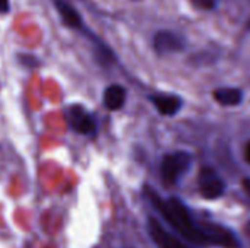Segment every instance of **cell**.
Wrapping results in <instances>:
<instances>
[{
    "instance_id": "1",
    "label": "cell",
    "mask_w": 250,
    "mask_h": 248,
    "mask_svg": "<svg viewBox=\"0 0 250 248\" xmlns=\"http://www.w3.org/2000/svg\"><path fill=\"white\" fill-rule=\"evenodd\" d=\"M145 194L152 206L164 216V219L190 243L198 246L214 244L224 248H239L240 246L234 234L221 225H198L179 199L173 197L170 200H163L151 187H145Z\"/></svg>"
},
{
    "instance_id": "2",
    "label": "cell",
    "mask_w": 250,
    "mask_h": 248,
    "mask_svg": "<svg viewBox=\"0 0 250 248\" xmlns=\"http://www.w3.org/2000/svg\"><path fill=\"white\" fill-rule=\"evenodd\" d=\"M192 158L186 152H174L166 155L161 164V177L163 181L168 186H173L179 178L189 170Z\"/></svg>"
},
{
    "instance_id": "3",
    "label": "cell",
    "mask_w": 250,
    "mask_h": 248,
    "mask_svg": "<svg viewBox=\"0 0 250 248\" xmlns=\"http://www.w3.org/2000/svg\"><path fill=\"white\" fill-rule=\"evenodd\" d=\"M198 183H199V190H201L202 196L208 200L218 199L224 194L226 186H224L223 180L209 167H204L199 171Z\"/></svg>"
},
{
    "instance_id": "4",
    "label": "cell",
    "mask_w": 250,
    "mask_h": 248,
    "mask_svg": "<svg viewBox=\"0 0 250 248\" xmlns=\"http://www.w3.org/2000/svg\"><path fill=\"white\" fill-rule=\"evenodd\" d=\"M148 231L151 238L154 240V243L160 248H192L186 246L183 241H180L179 238H176L174 235H171L157 219L149 218L148 219Z\"/></svg>"
},
{
    "instance_id": "5",
    "label": "cell",
    "mask_w": 250,
    "mask_h": 248,
    "mask_svg": "<svg viewBox=\"0 0 250 248\" xmlns=\"http://www.w3.org/2000/svg\"><path fill=\"white\" fill-rule=\"evenodd\" d=\"M67 117H69V124L75 132L82 133V134L94 133L95 123H94L92 117L82 107H79V105L70 107V110L67 113Z\"/></svg>"
},
{
    "instance_id": "6",
    "label": "cell",
    "mask_w": 250,
    "mask_h": 248,
    "mask_svg": "<svg viewBox=\"0 0 250 248\" xmlns=\"http://www.w3.org/2000/svg\"><path fill=\"white\" fill-rule=\"evenodd\" d=\"M154 47L158 54L176 53L183 48V41L179 35L170 31H161L154 38Z\"/></svg>"
},
{
    "instance_id": "7",
    "label": "cell",
    "mask_w": 250,
    "mask_h": 248,
    "mask_svg": "<svg viewBox=\"0 0 250 248\" xmlns=\"http://www.w3.org/2000/svg\"><path fill=\"white\" fill-rule=\"evenodd\" d=\"M126 91L120 85H111L104 92V104L110 111H117L125 105Z\"/></svg>"
},
{
    "instance_id": "8",
    "label": "cell",
    "mask_w": 250,
    "mask_h": 248,
    "mask_svg": "<svg viewBox=\"0 0 250 248\" xmlns=\"http://www.w3.org/2000/svg\"><path fill=\"white\" fill-rule=\"evenodd\" d=\"M151 101L154 102L157 110L164 115H174L182 107L180 98L173 95H154Z\"/></svg>"
},
{
    "instance_id": "9",
    "label": "cell",
    "mask_w": 250,
    "mask_h": 248,
    "mask_svg": "<svg viewBox=\"0 0 250 248\" xmlns=\"http://www.w3.org/2000/svg\"><path fill=\"white\" fill-rule=\"evenodd\" d=\"M214 98L226 107H233V105H239L242 102L243 94L240 89L236 88H220L217 91H214Z\"/></svg>"
},
{
    "instance_id": "10",
    "label": "cell",
    "mask_w": 250,
    "mask_h": 248,
    "mask_svg": "<svg viewBox=\"0 0 250 248\" xmlns=\"http://www.w3.org/2000/svg\"><path fill=\"white\" fill-rule=\"evenodd\" d=\"M56 6H57V10L59 13L62 15L63 20L66 25L72 26V28H79L82 25V20H81V15L75 10V7H72L69 3L66 1H62V0H57L56 1Z\"/></svg>"
},
{
    "instance_id": "11",
    "label": "cell",
    "mask_w": 250,
    "mask_h": 248,
    "mask_svg": "<svg viewBox=\"0 0 250 248\" xmlns=\"http://www.w3.org/2000/svg\"><path fill=\"white\" fill-rule=\"evenodd\" d=\"M196 6L202 7V9H212L215 6L217 0H193Z\"/></svg>"
},
{
    "instance_id": "12",
    "label": "cell",
    "mask_w": 250,
    "mask_h": 248,
    "mask_svg": "<svg viewBox=\"0 0 250 248\" xmlns=\"http://www.w3.org/2000/svg\"><path fill=\"white\" fill-rule=\"evenodd\" d=\"M9 10V0H0V13H4Z\"/></svg>"
},
{
    "instance_id": "13",
    "label": "cell",
    "mask_w": 250,
    "mask_h": 248,
    "mask_svg": "<svg viewBox=\"0 0 250 248\" xmlns=\"http://www.w3.org/2000/svg\"><path fill=\"white\" fill-rule=\"evenodd\" d=\"M243 189H245L246 194H248V196H250V178L243 180Z\"/></svg>"
},
{
    "instance_id": "14",
    "label": "cell",
    "mask_w": 250,
    "mask_h": 248,
    "mask_svg": "<svg viewBox=\"0 0 250 248\" xmlns=\"http://www.w3.org/2000/svg\"><path fill=\"white\" fill-rule=\"evenodd\" d=\"M245 156H246V161L250 162V142L246 145V149H245Z\"/></svg>"
},
{
    "instance_id": "15",
    "label": "cell",
    "mask_w": 250,
    "mask_h": 248,
    "mask_svg": "<svg viewBox=\"0 0 250 248\" xmlns=\"http://www.w3.org/2000/svg\"><path fill=\"white\" fill-rule=\"evenodd\" d=\"M246 229H248V234H249V237H250V222L248 224V227H246Z\"/></svg>"
}]
</instances>
